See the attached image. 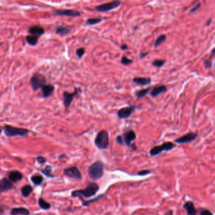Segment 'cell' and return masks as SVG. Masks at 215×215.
<instances>
[{"label": "cell", "mask_w": 215, "mask_h": 215, "mask_svg": "<svg viewBox=\"0 0 215 215\" xmlns=\"http://www.w3.org/2000/svg\"><path fill=\"white\" fill-rule=\"evenodd\" d=\"M99 189V186L96 183H89L85 189L74 190L71 193L73 197H84L86 198L90 197L96 194Z\"/></svg>", "instance_id": "obj_1"}, {"label": "cell", "mask_w": 215, "mask_h": 215, "mask_svg": "<svg viewBox=\"0 0 215 215\" xmlns=\"http://www.w3.org/2000/svg\"><path fill=\"white\" fill-rule=\"evenodd\" d=\"M3 129L5 135L7 137H14L16 136H25L30 133V130L27 129L14 127L8 124L5 125Z\"/></svg>", "instance_id": "obj_2"}, {"label": "cell", "mask_w": 215, "mask_h": 215, "mask_svg": "<svg viewBox=\"0 0 215 215\" xmlns=\"http://www.w3.org/2000/svg\"><path fill=\"white\" fill-rule=\"evenodd\" d=\"M89 174L90 179L98 180L103 176V165L102 162L97 161L94 162L89 168Z\"/></svg>", "instance_id": "obj_3"}, {"label": "cell", "mask_w": 215, "mask_h": 215, "mask_svg": "<svg viewBox=\"0 0 215 215\" xmlns=\"http://www.w3.org/2000/svg\"><path fill=\"white\" fill-rule=\"evenodd\" d=\"M95 145L99 149H104L109 145V133L106 130H102L99 132L95 139Z\"/></svg>", "instance_id": "obj_4"}, {"label": "cell", "mask_w": 215, "mask_h": 215, "mask_svg": "<svg viewBox=\"0 0 215 215\" xmlns=\"http://www.w3.org/2000/svg\"><path fill=\"white\" fill-rule=\"evenodd\" d=\"M176 147V145L174 144L172 142H165L163 143L162 145H158V146H155L153 147L152 149L149 150V154L152 156H157L158 155H160L161 153L163 152H169L173 149L174 148Z\"/></svg>", "instance_id": "obj_5"}, {"label": "cell", "mask_w": 215, "mask_h": 215, "mask_svg": "<svg viewBox=\"0 0 215 215\" xmlns=\"http://www.w3.org/2000/svg\"><path fill=\"white\" fill-rule=\"evenodd\" d=\"M30 83L32 89L35 92L46 85V78L41 74L35 73L30 78Z\"/></svg>", "instance_id": "obj_6"}, {"label": "cell", "mask_w": 215, "mask_h": 215, "mask_svg": "<svg viewBox=\"0 0 215 215\" xmlns=\"http://www.w3.org/2000/svg\"><path fill=\"white\" fill-rule=\"evenodd\" d=\"M121 2L120 1H114L112 2H109L99 5L95 6V10L99 12H107L116 9L121 6Z\"/></svg>", "instance_id": "obj_7"}, {"label": "cell", "mask_w": 215, "mask_h": 215, "mask_svg": "<svg viewBox=\"0 0 215 215\" xmlns=\"http://www.w3.org/2000/svg\"><path fill=\"white\" fill-rule=\"evenodd\" d=\"M80 89H75V92L73 93H70L67 91H65L63 92L62 94V97H63V103L64 106H65V109H68L69 107L71 106V103H72L74 98L78 95V92H81Z\"/></svg>", "instance_id": "obj_8"}, {"label": "cell", "mask_w": 215, "mask_h": 215, "mask_svg": "<svg viewBox=\"0 0 215 215\" xmlns=\"http://www.w3.org/2000/svg\"><path fill=\"white\" fill-rule=\"evenodd\" d=\"M138 108L139 107L136 106H129L128 107H123L117 111V116L118 118L121 119L128 118L134 112L135 110Z\"/></svg>", "instance_id": "obj_9"}, {"label": "cell", "mask_w": 215, "mask_h": 215, "mask_svg": "<svg viewBox=\"0 0 215 215\" xmlns=\"http://www.w3.org/2000/svg\"><path fill=\"white\" fill-rule=\"evenodd\" d=\"M54 15L56 16H66L71 17H79L81 16V13L75 10H55Z\"/></svg>", "instance_id": "obj_10"}, {"label": "cell", "mask_w": 215, "mask_h": 215, "mask_svg": "<svg viewBox=\"0 0 215 215\" xmlns=\"http://www.w3.org/2000/svg\"><path fill=\"white\" fill-rule=\"evenodd\" d=\"M198 136V134L196 133H189L176 139L174 142L178 144H183V143H188L194 141Z\"/></svg>", "instance_id": "obj_11"}, {"label": "cell", "mask_w": 215, "mask_h": 215, "mask_svg": "<svg viewBox=\"0 0 215 215\" xmlns=\"http://www.w3.org/2000/svg\"><path fill=\"white\" fill-rule=\"evenodd\" d=\"M64 173L70 178L78 180H81L82 179L81 172H79L76 166H72L68 169H65L64 170Z\"/></svg>", "instance_id": "obj_12"}, {"label": "cell", "mask_w": 215, "mask_h": 215, "mask_svg": "<svg viewBox=\"0 0 215 215\" xmlns=\"http://www.w3.org/2000/svg\"><path fill=\"white\" fill-rule=\"evenodd\" d=\"M136 138V133L133 130H129L126 132L123 135V139L125 144L128 146L131 147V143Z\"/></svg>", "instance_id": "obj_13"}, {"label": "cell", "mask_w": 215, "mask_h": 215, "mask_svg": "<svg viewBox=\"0 0 215 215\" xmlns=\"http://www.w3.org/2000/svg\"><path fill=\"white\" fill-rule=\"evenodd\" d=\"M28 32L30 34V35H37L38 37H41L45 33V30L44 29L39 25H34L30 27L28 30Z\"/></svg>", "instance_id": "obj_14"}, {"label": "cell", "mask_w": 215, "mask_h": 215, "mask_svg": "<svg viewBox=\"0 0 215 215\" xmlns=\"http://www.w3.org/2000/svg\"><path fill=\"white\" fill-rule=\"evenodd\" d=\"M167 91V88L165 85H156L153 87L150 92V96L152 97H156L158 95L165 93Z\"/></svg>", "instance_id": "obj_15"}, {"label": "cell", "mask_w": 215, "mask_h": 215, "mask_svg": "<svg viewBox=\"0 0 215 215\" xmlns=\"http://www.w3.org/2000/svg\"><path fill=\"white\" fill-rule=\"evenodd\" d=\"M13 187V185L11 181L6 178H3L0 182V191L1 193L9 190Z\"/></svg>", "instance_id": "obj_16"}, {"label": "cell", "mask_w": 215, "mask_h": 215, "mask_svg": "<svg viewBox=\"0 0 215 215\" xmlns=\"http://www.w3.org/2000/svg\"><path fill=\"white\" fill-rule=\"evenodd\" d=\"M54 89H55V87L52 85H51V84L45 85L42 88V97L44 98L50 97L52 95L53 92L54 91Z\"/></svg>", "instance_id": "obj_17"}, {"label": "cell", "mask_w": 215, "mask_h": 215, "mask_svg": "<svg viewBox=\"0 0 215 215\" xmlns=\"http://www.w3.org/2000/svg\"><path fill=\"white\" fill-rule=\"evenodd\" d=\"M184 208L186 211L187 215H197V211L194 204L192 201H187L184 204Z\"/></svg>", "instance_id": "obj_18"}, {"label": "cell", "mask_w": 215, "mask_h": 215, "mask_svg": "<svg viewBox=\"0 0 215 215\" xmlns=\"http://www.w3.org/2000/svg\"><path fill=\"white\" fill-rule=\"evenodd\" d=\"M133 82L139 85L146 86L152 83V78L149 77H136L133 78Z\"/></svg>", "instance_id": "obj_19"}, {"label": "cell", "mask_w": 215, "mask_h": 215, "mask_svg": "<svg viewBox=\"0 0 215 215\" xmlns=\"http://www.w3.org/2000/svg\"><path fill=\"white\" fill-rule=\"evenodd\" d=\"M71 32V29L66 26L59 25L55 27V33L61 36H65Z\"/></svg>", "instance_id": "obj_20"}, {"label": "cell", "mask_w": 215, "mask_h": 215, "mask_svg": "<svg viewBox=\"0 0 215 215\" xmlns=\"http://www.w3.org/2000/svg\"><path fill=\"white\" fill-rule=\"evenodd\" d=\"M8 178L11 182H17L22 179L23 174L18 171L14 170L10 173Z\"/></svg>", "instance_id": "obj_21"}, {"label": "cell", "mask_w": 215, "mask_h": 215, "mask_svg": "<svg viewBox=\"0 0 215 215\" xmlns=\"http://www.w3.org/2000/svg\"><path fill=\"white\" fill-rule=\"evenodd\" d=\"M11 215H29L30 211L25 208H15L12 210Z\"/></svg>", "instance_id": "obj_22"}, {"label": "cell", "mask_w": 215, "mask_h": 215, "mask_svg": "<svg viewBox=\"0 0 215 215\" xmlns=\"http://www.w3.org/2000/svg\"><path fill=\"white\" fill-rule=\"evenodd\" d=\"M39 37L34 35H28L25 37V41L28 44L31 46H35L37 45Z\"/></svg>", "instance_id": "obj_23"}, {"label": "cell", "mask_w": 215, "mask_h": 215, "mask_svg": "<svg viewBox=\"0 0 215 215\" xmlns=\"http://www.w3.org/2000/svg\"><path fill=\"white\" fill-rule=\"evenodd\" d=\"M32 191H33V188L32 187V186H30L29 185H27V186H23L21 189L22 195L23 197H29L30 196V194L32 193Z\"/></svg>", "instance_id": "obj_24"}, {"label": "cell", "mask_w": 215, "mask_h": 215, "mask_svg": "<svg viewBox=\"0 0 215 215\" xmlns=\"http://www.w3.org/2000/svg\"><path fill=\"white\" fill-rule=\"evenodd\" d=\"M152 88L151 87H149V88L147 89H141L139 90H137L136 92H135V96H136L137 98H143L145 97L146 95L149 93V92L151 90Z\"/></svg>", "instance_id": "obj_25"}, {"label": "cell", "mask_w": 215, "mask_h": 215, "mask_svg": "<svg viewBox=\"0 0 215 215\" xmlns=\"http://www.w3.org/2000/svg\"><path fill=\"white\" fill-rule=\"evenodd\" d=\"M39 205L42 210H47L51 208V204L46 202L42 197L39 198Z\"/></svg>", "instance_id": "obj_26"}, {"label": "cell", "mask_w": 215, "mask_h": 215, "mask_svg": "<svg viewBox=\"0 0 215 215\" xmlns=\"http://www.w3.org/2000/svg\"><path fill=\"white\" fill-rule=\"evenodd\" d=\"M166 39V36L165 34H162L159 37H158L154 44L155 47H157L158 46H160L161 44H162L165 41Z\"/></svg>", "instance_id": "obj_27"}, {"label": "cell", "mask_w": 215, "mask_h": 215, "mask_svg": "<svg viewBox=\"0 0 215 215\" xmlns=\"http://www.w3.org/2000/svg\"><path fill=\"white\" fill-rule=\"evenodd\" d=\"M32 182L35 185L39 186L41 185L43 182V177L41 176H33L30 178Z\"/></svg>", "instance_id": "obj_28"}, {"label": "cell", "mask_w": 215, "mask_h": 215, "mask_svg": "<svg viewBox=\"0 0 215 215\" xmlns=\"http://www.w3.org/2000/svg\"><path fill=\"white\" fill-rule=\"evenodd\" d=\"M102 19L100 18H88L86 20V25H93L98 24V23H100L102 22Z\"/></svg>", "instance_id": "obj_29"}, {"label": "cell", "mask_w": 215, "mask_h": 215, "mask_svg": "<svg viewBox=\"0 0 215 215\" xmlns=\"http://www.w3.org/2000/svg\"><path fill=\"white\" fill-rule=\"evenodd\" d=\"M42 172L47 177H54V176L52 173V169L50 166H47L44 170H42Z\"/></svg>", "instance_id": "obj_30"}, {"label": "cell", "mask_w": 215, "mask_h": 215, "mask_svg": "<svg viewBox=\"0 0 215 215\" xmlns=\"http://www.w3.org/2000/svg\"><path fill=\"white\" fill-rule=\"evenodd\" d=\"M165 63V60H161V59H156L153 61L152 62V65L155 67L156 68H162L164 64Z\"/></svg>", "instance_id": "obj_31"}, {"label": "cell", "mask_w": 215, "mask_h": 215, "mask_svg": "<svg viewBox=\"0 0 215 215\" xmlns=\"http://www.w3.org/2000/svg\"><path fill=\"white\" fill-rule=\"evenodd\" d=\"M121 62L124 65H129L133 62V60L129 59L128 58L126 57V55H123L122 58H121Z\"/></svg>", "instance_id": "obj_32"}, {"label": "cell", "mask_w": 215, "mask_h": 215, "mask_svg": "<svg viewBox=\"0 0 215 215\" xmlns=\"http://www.w3.org/2000/svg\"><path fill=\"white\" fill-rule=\"evenodd\" d=\"M85 49L84 47H79V48L76 50V55L79 59H81L83 57V55L85 54Z\"/></svg>", "instance_id": "obj_33"}, {"label": "cell", "mask_w": 215, "mask_h": 215, "mask_svg": "<svg viewBox=\"0 0 215 215\" xmlns=\"http://www.w3.org/2000/svg\"><path fill=\"white\" fill-rule=\"evenodd\" d=\"M103 196H104V195L99 196H98V197H97V198H96V199H93V200H90V201H83V206H88L90 203H93V202H94V201H96L99 200V199L102 198Z\"/></svg>", "instance_id": "obj_34"}, {"label": "cell", "mask_w": 215, "mask_h": 215, "mask_svg": "<svg viewBox=\"0 0 215 215\" xmlns=\"http://www.w3.org/2000/svg\"><path fill=\"white\" fill-rule=\"evenodd\" d=\"M151 173V171L149 170H141L140 172H139L138 173V176H146V175H148Z\"/></svg>", "instance_id": "obj_35"}, {"label": "cell", "mask_w": 215, "mask_h": 215, "mask_svg": "<svg viewBox=\"0 0 215 215\" xmlns=\"http://www.w3.org/2000/svg\"><path fill=\"white\" fill-rule=\"evenodd\" d=\"M36 160L37 162L40 164H44L46 162V159L42 156H38L36 158Z\"/></svg>", "instance_id": "obj_36"}, {"label": "cell", "mask_w": 215, "mask_h": 215, "mask_svg": "<svg viewBox=\"0 0 215 215\" xmlns=\"http://www.w3.org/2000/svg\"><path fill=\"white\" fill-rule=\"evenodd\" d=\"M200 215H213V214L211 211L204 209L200 212Z\"/></svg>", "instance_id": "obj_37"}, {"label": "cell", "mask_w": 215, "mask_h": 215, "mask_svg": "<svg viewBox=\"0 0 215 215\" xmlns=\"http://www.w3.org/2000/svg\"><path fill=\"white\" fill-rule=\"evenodd\" d=\"M201 5V3H198L197 5H195V6L193 8L190 10V13H194V12H196V11H197L200 8Z\"/></svg>", "instance_id": "obj_38"}, {"label": "cell", "mask_w": 215, "mask_h": 215, "mask_svg": "<svg viewBox=\"0 0 215 215\" xmlns=\"http://www.w3.org/2000/svg\"><path fill=\"white\" fill-rule=\"evenodd\" d=\"M116 142L118 143V144L119 145H123V141H124V139H123V138L121 136H118L117 138H116Z\"/></svg>", "instance_id": "obj_39"}, {"label": "cell", "mask_w": 215, "mask_h": 215, "mask_svg": "<svg viewBox=\"0 0 215 215\" xmlns=\"http://www.w3.org/2000/svg\"><path fill=\"white\" fill-rule=\"evenodd\" d=\"M120 49L123 51H126L128 49V46H127V45L126 44H123L120 46Z\"/></svg>", "instance_id": "obj_40"}, {"label": "cell", "mask_w": 215, "mask_h": 215, "mask_svg": "<svg viewBox=\"0 0 215 215\" xmlns=\"http://www.w3.org/2000/svg\"><path fill=\"white\" fill-rule=\"evenodd\" d=\"M148 52H141L140 54H139V58L141 59H143V58L146 57V55H148Z\"/></svg>", "instance_id": "obj_41"}, {"label": "cell", "mask_w": 215, "mask_h": 215, "mask_svg": "<svg viewBox=\"0 0 215 215\" xmlns=\"http://www.w3.org/2000/svg\"><path fill=\"white\" fill-rule=\"evenodd\" d=\"M173 211L172 210H169L167 212H166L163 215H173Z\"/></svg>", "instance_id": "obj_42"}, {"label": "cell", "mask_w": 215, "mask_h": 215, "mask_svg": "<svg viewBox=\"0 0 215 215\" xmlns=\"http://www.w3.org/2000/svg\"><path fill=\"white\" fill-rule=\"evenodd\" d=\"M211 18L210 19V20H209L208 21V22H207L206 23V25H210V23H211Z\"/></svg>", "instance_id": "obj_43"}, {"label": "cell", "mask_w": 215, "mask_h": 215, "mask_svg": "<svg viewBox=\"0 0 215 215\" xmlns=\"http://www.w3.org/2000/svg\"><path fill=\"white\" fill-rule=\"evenodd\" d=\"M214 67H215V61H214Z\"/></svg>", "instance_id": "obj_44"}]
</instances>
